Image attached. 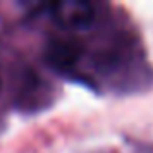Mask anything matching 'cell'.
<instances>
[{"mask_svg": "<svg viewBox=\"0 0 153 153\" xmlns=\"http://www.w3.org/2000/svg\"><path fill=\"white\" fill-rule=\"evenodd\" d=\"M51 14L62 27L79 29L87 27L95 19V6L83 0H62L51 6Z\"/></svg>", "mask_w": 153, "mask_h": 153, "instance_id": "obj_1", "label": "cell"}, {"mask_svg": "<svg viewBox=\"0 0 153 153\" xmlns=\"http://www.w3.org/2000/svg\"><path fill=\"white\" fill-rule=\"evenodd\" d=\"M83 56V47L70 39H52L47 45L45 60L58 72H70L78 66Z\"/></svg>", "mask_w": 153, "mask_h": 153, "instance_id": "obj_2", "label": "cell"}]
</instances>
